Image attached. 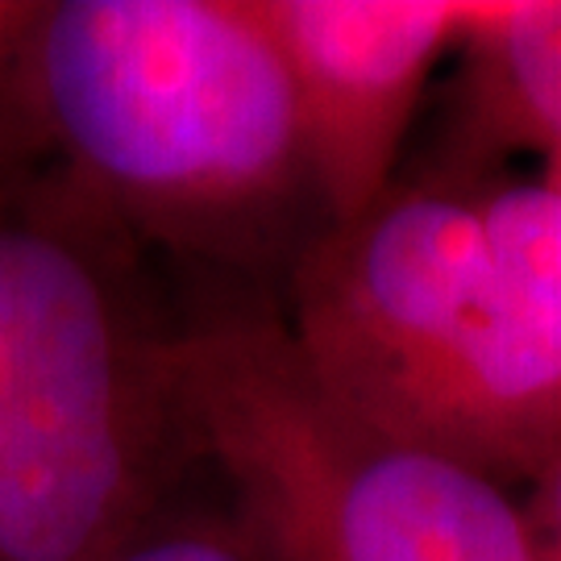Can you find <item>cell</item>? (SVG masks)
I'll return each mask as SVG.
<instances>
[{
  "instance_id": "cell-1",
  "label": "cell",
  "mask_w": 561,
  "mask_h": 561,
  "mask_svg": "<svg viewBox=\"0 0 561 561\" xmlns=\"http://www.w3.org/2000/svg\"><path fill=\"white\" fill-rule=\"evenodd\" d=\"M25 96L46 162L138 245L291 266L324 229L259 0H38Z\"/></svg>"
},
{
  "instance_id": "cell-7",
  "label": "cell",
  "mask_w": 561,
  "mask_h": 561,
  "mask_svg": "<svg viewBox=\"0 0 561 561\" xmlns=\"http://www.w3.org/2000/svg\"><path fill=\"white\" fill-rule=\"evenodd\" d=\"M96 561H275V553L229 500L180 507L175 495H167Z\"/></svg>"
},
{
  "instance_id": "cell-4",
  "label": "cell",
  "mask_w": 561,
  "mask_h": 561,
  "mask_svg": "<svg viewBox=\"0 0 561 561\" xmlns=\"http://www.w3.org/2000/svg\"><path fill=\"white\" fill-rule=\"evenodd\" d=\"M287 271L283 324L312 379L366 421L479 466L503 341L482 175L396 180Z\"/></svg>"
},
{
  "instance_id": "cell-10",
  "label": "cell",
  "mask_w": 561,
  "mask_h": 561,
  "mask_svg": "<svg viewBox=\"0 0 561 561\" xmlns=\"http://www.w3.org/2000/svg\"><path fill=\"white\" fill-rule=\"evenodd\" d=\"M545 175H549V180H553V183H558V187H561V159L545 162Z\"/></svg>"
},
{
  "instance_id": "cell-8",
  "label": "cell",
  "mask_w": 561,
  "mask_h": 561,
  "mask_svg": "<svg viewBox=\"0 0 561 561\" xmlns=\"http://www.w3.org/2000/svg\"><path fill=\"white\" fill-rule=\"evenodd\" d=\"M38 0H0V183L38 171L42 154L30 96H25V42Z\"/></svg>"
},
{
  "instance_id": "cell-3",
  "label": "cell",
  "mask_w": 561,
  "mask_h": 561,
  "mask_svg": "<svg viewBox=\"0 0 561 561\" xmlns=\"http://www.w3.org/2000/svg\"><path fill=\"white\" fill-rule=\"evenodd\" d=\"M192 454L275 561H537L520 491L329 396L262 308L180 324Z\"/></svg>"
},
{
  "instance_id": "cell-5",
  "label": "cell",
  "mask_w": 561,
  "mask_h": 561,
  "mask_svg": "<svg viewBox=\"0 0 561 561\" xmlns=\"http://www.w3.org/2000/svg\"><path fill=\"white\" fill-rule=\"evenodd\" d=\"M300 108L324 225L391 192L428 76L461 46L474 4L458 0H259Z\"/></svg>"
},
{
  "instance_id": "cell-9",
  "label": "cell",
  "mask_w": 561,
  "mask_h": 561,
  "mask_svg": "<svg viewBox=\"0 0 561 561\" xmlns=\"http://www.w3.org/2000/svg\"><path fill=\"white\" fill-rule=\"evenodd\" d=\"M520 512L537 561H561V442L524 479Z\"/></svg>"
},
{
  "instance_id": "cell-2",
  "label": "cell",
  "mask_w": 561,
  "mask_h": 561,
  "mask_svg": "<svg viewBox=\"0 0 561 561\" xmlns=\"http://www.w3.org/2000/svg\"><path fill=\"white\" fill-rule=\"evenodd\" d=\"M138 250L50 162L0 183V561H96L196 458Z\"/></svg>"
},
{
  "instance_id": "cell-6",
  "label": "cell",
  "mask_w": 561,
  "mask_h": 561,
  "mask_svg": "<svg viewBox=\"0 0 561 561\" xmlns=\"http://www.w3.org/2000/svg\"><path fill=\"white\" fill-rule=\"evenodd\" d=\"M466 50V129L479 146L561 159V0L474 4Z\"/></svg>"
}]
</instances>
